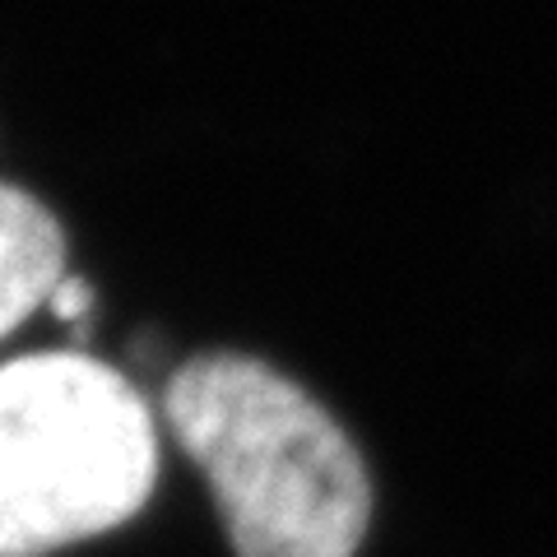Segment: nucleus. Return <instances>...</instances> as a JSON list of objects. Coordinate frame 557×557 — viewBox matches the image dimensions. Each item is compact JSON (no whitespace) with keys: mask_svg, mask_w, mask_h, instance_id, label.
<instances>
[{"mask_svg":"<svg viewBox=\"0 0 557 557\" xmlns=\"http://www.w3.org/2000/svg\"><path fill=\"white\" fill-rule=\"evenodd\" d=\"M163 437L196 465L233 557H358L376 483L335 409L274 362L205 348L168 376Z\"/></svg>","mask_w":557,"mask_h":557,"instance_id":"1","label":"nucleus"},{"mask_svg":"<svg viewBox=\"0 0 557 557\" xmlns=\"http://www.w3.org/2000/svg\"><path fill=\"white\" fill-rule=\"evenodd\" d=\"M163 418L79 348L0 362V557H51L126 530L159 493Z\"/></svg>","mask_w":557,"mask_h":557,"instance_id":"2","label":"nucleus"},{"mask_svg":"<svg viewBox=\"0 0 557 557\" xmlns=\"http://www.w3.org/2000/svg\"><path fill=\"white\" fill-rule=\"evenodd\" d=\"M65 260L61 219L24 186L0 182V339L51 307L65 284Z\"/></svg>","mask_w":557,"mask_h":557,"instance_id":"3","label":"nucleus"}]
</instances>
